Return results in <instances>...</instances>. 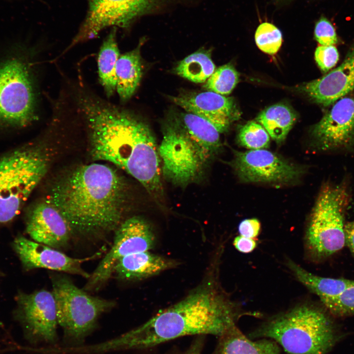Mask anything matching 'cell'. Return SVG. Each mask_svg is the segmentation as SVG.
Returning <instances> with one entry per match:
<instances>
[{"label": "cell", "instance_id": "1", "mask_svg": "<svg viewBox=\"0 0 354 354\" xmlns=\"http://www.w3.org/2000/svg\"><path fill=\"white\" fill-rule=\"evenodd\" d=\"M77 102L88 126L93 158L126 172L161 205L164 192L159 146L148 125L84 89L78 91Z\"/></svg>", "mask_w": 354, "mask_h": 354}, {"label": "cell", "instance_id": "2", "mask_svg": "<svg viewBox=\"0 0 354 354\" xmlns=\"http://www.w3.org/2000/svg\"><path fill=\"white\" fill-rule=\"evenodd\" d=\"M241 314L207 280L173 305L159 311L149 320L106 341L108 350H142L189 335L219 337L236 325Z\"/></svg>", "mask_w": 354, "mask_h": 354}, {"label": "cell", "instance_id": "3", "mask_svg": "<svg viewBox=\"0 0 354 354\" xmlns=\"http://www.w3.org/2000/svg\"><path fill=\"white\" fill-rule=\"evenodd\" d=\"M125 185L109 166L81 165L54 185L47 201L65 218L72 235L99 236L116 230L121 223Z\"/></svg>", "mask_w": 354, "mask_h": 354}, {"label": "cell", "instance_id": "4", "mask_svg": "<svg viewBox=\"0 0 354 354\" xmlns=\"http://www.w3.org/2000/svg\"><path fill=\"white\" fill-rule=\"evenodd\" d=\"M325 309L303 304L276 315L248 334L268 338L290 354H327L346 334Z\"/></svg>", "mask_w": 354, "mask_h": 354}, {"label": "cell", "instance_id": "5", "mask_svg": "<svg viewBox=\"0 0 354 354\" xmlns=\"http://www.w3.org/2000/svg\"><path fill=\"white\" fill-rule=\"evenodd\" d=\"M351 201L347 179L324 183L309 217L305 243L314 260L326 259L345 245V219Z\"/></svg>", "mask_w": 354, "mask_h": 354}, {"label": "cell", "instance_id": "6", "mask_svg": "<svg viewBox=\"0 0 354 354\" xmlns=\"http://www.w3.org/2000/svg\"><path fill=\"white\" fill-rule=\"evenodd\" d=\"M51 282L58 324L62 331V348L83 346L99 317L114 308L116 302L89 295L66 275L51 274Z\"/></svg>", "mask_w": 354, "mask_h": 354}, {"label": "cell", "instance_id": "7", "mask_svg": "<svg viewBox=\"0 0 354 354\" xmlns=\"http://www.w3.org/2000/svg\"><path fill=\"white\" fill-rule=\"evenodd\" d=\"M43 149L28 146L0 158V223L11 221L47 172Z\"/></svg>", "mask_w": 354, "mask_h": 354}, {"label": "cell", "instance_id": "8", "mask_svg": "<svg viewBox=\"0 0 354 354\" xmlns=\"http://www.w3.org/2000/svg\"><path fill=\"white\" fill-rule=\"evenodd\" d=\"M86 18L65 52L94 38L105 29H129L140 18L166 12L196 0H88Z\"/></svg>", "mask_w": 354, "mask_h": 354}, {"label": "cell", "instance_id": "9", "mask_svg": "<svg viewBox=\"0 0 354 354\" xmlns=\"http://www.w3.org/2000/svg\"><path fill=\"white\" fill-rule=\"evenodd\" d=\"M158 151L165 178L183 187L198 180L211 159L172 119L164 125Z\"/></svg>", "mask_w": 354, "mask_h": 354}, {"label": "cell", "instance_id": "10", "mask_svg": "<svg viewBox=\"0 0 354 354\" xmlns=\"http://www.w3.org/2000/svg\"><path fill=\"white\" fill-rule=\"evenodd\" d=\"M36 118L31 76L18 58L0 64V127H21Z\"/></svg>", "mask_w": 354, "mask_h": 354}, {"label": "cell", "instance_id": "11", "mask_svg": "<svg viewBox=\"0 0 354 354\" xmlns=\"http://www.w3.org/2000/svg\"><path fill=\"white\" fill-rule=\"evenodd\" d=\"M155 243L153 230L144 218L134 216L120 224L115 230L112 246L90 274L83 289L97 291L112 276L114 267L121 258L149 251Z\"/></svg>", "mask_w": 354, "mask_h": 354}, {"label": "cell", "instance_id": "12", "mask_svg": "<svg viewBox=\"0 0 354 354\" xmlns=\"http://www.w3.org/2000/svg\"><path fill=\"white\" fill-rule=\"evenodd\" d=\"M16 301L14 317L22 327L26 340L33 345L56 347L59 325L52 292L44 289L31 294L20 292Z\"/></svg>", "mask_w": 354, "mask_h": 354}, {"label": "cell", "instance_id": "13", "mask_svg": "<svg viewBox=\"0 0 354 354\" xmlns=\"http://www.w3.org/2000/svg\"><path fill=\"white\" fill-rule=\"evenodd\" d=\"M232 165L245 182L287 184L297 180L303 172L299 166L264 149L236 151Z\"/></svg>", "mask_w": 354, "mask_h": 354}, {"label": "cell", "instance_id": "14", "mask_svg": "<svg viewBox=\"0 0 354 354\" xmlns=\"http://www.w3.org/2000/svg\"><path fill=\"white\" fill-rule=\"evenodd\" d=\"M314 146L326 152L354 150V94L336 101L311 130Z\"/></svg>", "mask_w": 354, "mask_h": 354}, {"label": "cell", "instance_id": "15", "mask_svg": "<svg viewBox=\"0 0 354 354\" xmlns=\"http://www.w3.org/2000/svg\"><path fill=\"white\" fill-rule=\"evenodd\" d=\"M12 246L27 270L43 268L78 275L87 279L90 274L83 268L82 264L100 255L97 253L89 257L74 258L60 250L21 236L14 239Z\"/></svg>", "mask_w": 354, "mask_h": 354}, {"label": "cell", "instance_id": "16", "mask_svg": "<svg viewBox=\"0 0 354 354\" xmlns=\"http://www.w3.org/2000/svg\"><path fill=\"white\" fill-rule=\"evenodd\" d=\"M170 99L186 112L209 121L220 133L227 131L239 116L233 98L209 90L181 93Z\"/></svg>", "mask_w": 354, "mask_h": 354}, {"label": "cell", "instance_id": "17", "mask_svg": "<svg viewBox=\"0 0 354 354\" xmlns=\"http://www.w3.org/2000/svg\"><path fill=\"white\" fill-rule=\"evenodd\" d=\"M26 231L34 241L59 250L68 247L72 236L65 218L47 200L31 209L27 219Z\"/></svg>", "mask_w": 354, "mask_h": 354}, {"label": "cell", "instance_id": "18", "mask_svg": "<svg viewBox=\"0 0 354 354\" xmlns=\"http://www.w3.org/2000/svg\"><path fill=\"white\" fill-rule=\"evenodd\" d=\"M302 89L312 100L324 106L348 95L354 89V45L338 67L305 84Z\"/></svg>", "mask_w": 354, "mask_h": 354}, {"label": "cell", "instance_id": "19", "mask_svg": "<svg viewBox=\"0 0 354 354\" xmlns=\"http://www.w3.org/2000/svg\"><path fill=\"white\" fill-rule=\"evenodd\" d=\"M177 265L173 260L148 251L121 258L115 264L113 274L120 280H139L158 274Z\"/></svg>", "mask_w": 354, "mask_h": 354}, {"label": "cell", "instance_id": "20", "mask_svg": "<svg viewBox=\"0 0 354 354\" xmlns=\"http://www.w3.org/2000/svg\"><path fill=\"white\" fill-rule=\"evenodd\" d=\"M212 354H282L280 346L268 338L256 340L247 337L236 325L218 337Z\"/></svg>", "mask_w": 354, "mask_h": 354}, {"label": "cell", "instance_id": "21", "mask_svg": "<svg viewBox=\"0 0 354 354\" xmlns=\"http://www.w3.org/2000/svg\"><path fill=\"white\" fill-rule=\"evenodd\" d=\"M172 119L212 159L220 150V132L209 121L193 113H181Z\"/></svg>", "mask_w": 354, "mask_h": 354}, {"label": "cell", "instance_id": "22", "mask_svg": "<svg viewBox=\"0 0 354 354\" xmlns=\"http://www.w3.org/2000/svg\"><path fill=\"white\" fill-rule=\"evenodd\" d=\"M119 56L116 65L117 91L121 101L129 99L137 89L142 76L140 47Z\"/></svg>", "mask_w": 354, "mask_h": 354}, {"label": "cell", "instance_id": "23", "mask_svg": "<svg viewBox=\"0 0 354 354\" xmlns=\"http://www.w3.org/2000/svg\"><path fill=\"white\" fill-rule=\"evenodd\" d=\"M116 28H112L99 50L97 65L100 82L106 95L110 97L116 91V65L119 57Z\"/></svg>", "mask_w": 354, "mask_h": 354}, {"label": "cell", "instance_id": "24", "mask_svg": "<svg viewBox=\"0 0 354 354\" xmlns=\"http://www.w3.org/2000/svg\"><path fill=\"white\" fill-rule=\"evenodd\" d=\"M287 265L296 278L320 299L337 295L354 285V280L316 275L291 260L288 261Z\"/></svg>", "mask_w": 354, "mask_h": 354}, {"label": "cell", "instance_id": "25", "mask_svg": "<svg viewBox=\"0 0 354 354\" xmlns=\"http://www.w3.org/2000/svg\"><path fill=\"white\" fill-rule=\"evenodd\" d=\"M296 119L295 112L283 103L271 105L262 111L256 118L271 138L277 143L283 142Z\"/></svg>", "mask_w": 354, "mask_h": 354}, {"label": "cell", "instance_id": "26", "mask_svg": "<svg viewBox=\"0 0 354 354\" xmlns=\"http://www.w3.org/2000/svg\"><path fill=\"white\" fill-rule=\"evenodd\" d=\"M215 70L208 50L200 49L181 60L175 68L176 73L195 83L206 82Z\"/></svg>", "mask_w": 354, "mask_h": 354}, {"label": "cell", "instance_id": "27", "mask_svg": "<svg viewBox=\"0 0 354 354\" xmlns=\"http://www.w3.org/2000/svg\"><path fill=\"white\" fill-rule=\"evenodd\" d=\"M239 73L234 66L228 63L214 71L204 86L208 90L226 95L229 94L239 81Z\"/></svg>", "mask_w": 354, "mask_h": 354}, {"label": "cell", "instance_id": "28", "mask_svg": "<svg viewBox=\"0 0 354 354\" xmlns=\"http://www.w3.org/2000/svg\"><path fill=\"white\" fill-rule=\"evenodd\" d=\"M237 141L239 145L251 150L264 149L269 146L270 136L261 124L252 121L239 128Z\"/></svg>", "mask_w": 354, "mask_h": 354}, {"label": "cell", "instance_id": "29", "mask_svg": "<svg viewBox=\"0 0 354 354\" xmlns=\"http://www.w3.org/2000/svg\"><path fill=\"white\" fill-rule=\"evenodd\" d=\"M256 45L263 52L270 55L277 53L282 43L281 31L274 25L265 22L257 28L255 34Z\"/></svg>", "mask_w": 354, "mask_h": 354}, {"label": "cell", "instance_id": "30", "mask_svg": "<svg viewBox=\"0 0 354 354\" xmlns=\"http://www.w3.org/2000/svg\"><path fill=\"white\" fill-rule=\"evenodd\" d=\"M331 315L344 317L354 315V285L334 296L321 299Z\"/></svg>", "mask_w": 354, "mask_h": 354}, {"label": "cell", "instance_id": "31", "mask_svg": "<svg viewBox=\"0 0 354 354\" xmlns=\"http://www.w3.org/2000/svg\"><path fill=\"white\" fill-rule=\"evenodd\" d=\"M314 36L315 39L320 45H334L338 41L334 26L324 17H321L316 22L314 29Z\"/></svg>", "mask_w": 354, "mask_h": 354}, {"label": "cell", "instance_id": "32", "mask_svg": "<svg viewBox=\"0 0 354 354\" xmlns=\"http://www.w3.org/2000/svg\"><path fill=\"white\" fill-rule=\"evenodd\" d=\"M339 53L334 45L319 46L315 52V59L323 72H328L336 65L339 60Z\"/></svg>", "mask_w": 354, "mask_h": 354}, {"label": "cell", "instance_id": "33", "mask_svg": "<svg viewBox=\"0 0 354 354\" xmlns=\"http://www.w3.org/2000/svg\"><path fill=\"white\" fill-rule=\"evenodd\" d=\"M260 229V223L256 218L245 219L238 226L240 235L250 238L257 237L259 234Z\"/></svg>", "mask_w": 354, "mask_h": 354}, {"label": "cell", "instance_id": "34", "mask_svg": "<svg viewBox=\"0 0 354 354\" xmlns=\"http://www.w3.org/2000/svg\"><path fill=\"white\" fill-rule=\"evenodd\" d=\"M233 244L236 249L244 253L251 252L257 246V243L253 238H248L240 235L235 238Z\"/></svg>", "mask_w": 354, "mask_h": 354}, {"label": "cell", "instance_id": "35", "mask_svg": "<svg viewBox=\"0 0 354 354\" xmlns=\"http://www.w3.org/2000/svg\"><path fill=\"white\" fill-rule=\"evenodd\" d=\"M204 343L205 336H197L186 350L176 354H202Z\"/></svg>", "mask_w": 354, "mask_h": 354}, {"label": "cell", "instance_id": "36", "mask_svg": "<svg viewBox=\"0 0 354 354\" xmlns=\"http://www.w3.org/2000/svg\"><path fill=\"white\" fill-rule=\"evenodd\" d=\"M345 245L354 256V220L345 224Z\"/></svg>", "mask_w": 354, "mask_h": 354}]
</instances>
